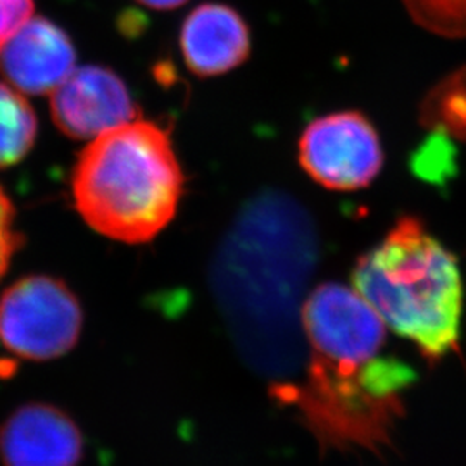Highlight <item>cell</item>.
I'll use <instances>...</instances> for the list:
<instances>
[{"mask_svg":"<svg viewBox=\"0 0 466 466\" xmlns=\"http://www.w3.org/2000/svg\"><path fill=\"white\" fill-rule=\"evenodd\" d=\"M318 254L313 218L277 190L249 200L218 249L211 267L218 308L238 344L268 367L290 368L299 354Z\"/></svg>","mask_w":466,"mask_h":466,"instance_id":"6da1fadb","label":"cell"},{"mask_svg":"<svg viewBox=\"0 0 466 466\" xmlns=\"http://www.w3.org/2000/svg\"><path fill=\"white\" fill-rule=\"evenodd\" d=\"M184 182L167 130L135 119L90 140L71 187L86 225L107 238L142 244L175 218Z\"/></svg>","mask_w":466,"mask_h":466,"instance_id":"7a4b0ae2","label":"cell"},{"mask_svg":"<svg viewBox=\"0 0 466 466\" xmlns=\"http://www.w3.org/2000/svg\"><path fill=\"white\" fill-rule=\"evenodd\" d=\"M352 283L383 323L411 340L431 365L460 350L458 259L421 219L400 217L379 246L358 258Z\"/></svg>","mask_w":466,"mask_h":466,"instance_id":"3957f363","label":"cell"},{"mask_svg":"<svg viewBox=\"0 0 466 466\" xmlns=\"http://www.w3.org/2000/svg\"><path fill=\"white\" fill-rule=\"evenodd\" d=\"M415 379V370L392 356H309L300 382L275 383L271 390L299 411L321 448H361L380 456L392 448L404 394Z\"/></svg>","mask_w":466,"mask_h":466,"instance_id":"277c9868","label":"cell"},{"mask_svg":"<svg viewBox=\"0 0 466 466\" xmlns=\"http://www.w3.org/2000/svg\"><path fill=\"white\" fill-rule=\"evenodd\" d=\"M84 313L66 283L32 275L13 283L0 298V342L17 358L50 361L80 339Z\"/></svg>","mask_w":466,"mask_h":466,"instance_id":"5b68a950","label":"cell"},{"mask_svg":"<svg viewBox=\"0 0 466 466\" xmlns=\"http://www.w3.org/2000/svg\"><path fill=\"white\" fill-rule=\"evenodd\" d=\"M299 163L325 188L360 190L382 171L380 137L373 123L360 111L317 117L300 135Z\"/></svg>","mask_w":466,"mask_h":466,"instance_id":"8992f818","label":"cell"},{"mask_svg":"<svg viewBox=\"0 0 466 466\" xmlns=\"http://www.w3.org/2000/svg\"><path fill=\"white\" fill-rule=\"evenodd\" d=\"M50 113L56 127L76 140H94L138 119V109L125 82L102 66L75 67L52 92Z\"/></svg>","mask_w":466,"mask_h":466,"instance_id":"52a82bcc","label":"cell"},{"mask_svg":"<svg viewBox=\"0 0 466 466\" xmlns=\"http://www.w3.org/2000/svg\"><path fill=\"white\" fill-rule=\"evenodd\" d=\"M82 456V431L57 406L25 404L0 425L4 466H78Z\"/></svg>","mask_w":466,"mask_h":466,"instance_id":"ba28073f","label":"cell"},{"mask_svg":"<svg viewBox=\"0 0 466 466\" xmlns=\"http://www.w3.org/2000/svg\"><path fill=\"white\" fill-rule=\"evenodd\" d=\"M75 65L71 38L47 17H32L0 49V73L21 94H52Z\"/></svg>","mask_w":466,"mask_h":466,"instance_id":"9c48e42d","label":"cell"},{"mask_svg":"<svg viewBox=\"0 0 466 466\" xmlns=\"http://www.w3.org/2000/svg\"><path fill=\"white\" fill-rule=\"evenodd\" d=\"M180 49L194 75L204 78L225 75L249 57V26L225 4H202L182 25Z\"/></svg>","mask_w":466,"mask_h":466,"instance_id":"30bf717a","label":"cell"},{"mask_svg":"<svg viewBox=\"0 0 466 466\" xmlns=\"http://www.w3.org/2000/svg\"><path fill=\"white\" fill-rule=\"evenodd\" d=\"M420 125L466 142V66L451 71L427 92L420 104Z\"/></svg>","mask_w":466,"mask_h":466,"instance_id":"8fae6325","label":"cell"},{"mask_svg":"<svg viewBox=\"0 0 466 466\" xmlns=\"http://www.w3.org/2000/svg\"><path fill=\"white\" fill-rule=\"evenodd\" d=\"M36 134L38 121L30 102L15 86L0 82V167L25 159Z\"/></svg>","mask_w":466,"mask_h":466,"instance_id":"7c38bea8","label":"cell"},{"mask_svg":"<svg viewBox=\"0 0 466 466\" xmlns=\"http://www.w3.org/2000/svg\"><path fill=\"white\" fill-rule=\"evenodd\" d=\"M413 21L446 38H466V0H402Z\"/></svg>","mask_w":466,"mask_h":466,"instance_id":"4fadbf2b","label":"cell"},{"mask_svg":"<svg viewBox=\"0 0 466 466\" xmlns=\"http://www.w3.org/2000/svg\"><path fill=\"white\" fill-rule=\"evenodd\" d=\"M15 218L16 209L13 206V200L9 199L0 185V279L5 275L13 261V256L23 244L21 233L15 228Z\"/></svg>","mask_w":466,"mask_h":466,"instance_id":"5bb4252c","label":"cell"},{"mask_svg":"<svg viewBox=\"0 0 466 466\" xmlns=\"http://www.w3.org/2000/svg\"><path fill=\"white\" fill-rule=\"evenodd\" d=\"M34 0H0V49L34 17Z\"/></svg>","mask_w":466,"mask_h":466,"instance_id":"9a60e30c","label":"cell"},{"mask_svg":"<svg viewBox=\"0 0 466 466\" xmlns=\"http://www.w3.org/2000/svg\"><path fill=\"white\" fill-rule=\"evenodd\" d=\"M137 2H140L147 7H152V9L167 11V9H177V7L184 5L185 2H188V0H137Z\"/></svg>","mask_w":466,"mask_h":466,"instance_id":"2e32d148","label":"cell"}]
</instances>
